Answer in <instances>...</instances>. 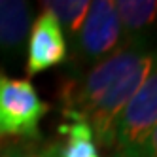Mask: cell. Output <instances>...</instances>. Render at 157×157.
I'll use <instances>...</instances> for the list:
<instances>
[{"mask_svg": "<svg viewBox=\"0 0 157 157\" xmlns=\"http://www.w3.org/2000/svg\"><path fill=\"white\" fill-rule=\"evenodd\" d=\"M32 21L34 12L29 2L0 0V55L21 51Z\"/></svg>", "mask_w": 157, "mask_h": 157, "instance_id": "obj_6", "label": "cell"}, {"mask_svg": "<svg viewBox=\"0 0 157 157\" xmlns=\"http://www.w3.org/2000/svg\"><path fill=\"white\" fill-rule=\"evenodd\" d=\"M155 53L140 46L123 48L93 64L82 78L64 83L61 102L63 116L85 121L93 136L108 150L114 123L148 76Z\"/></svg>", "mask_w": 157, "mask_h": 157, "instance_id": "obj_1", "label": "cell"}, {"mask_svg": "<svg viewBox=\"0 0 157 157\" xmlns=\"http://www.w3.org/2000/svg\"><path fill=\"white\" fill-rule=\"evenodd\" d=\"M64 119L59 125V140L44 146L48 157H100L91 127L76 117Z\"/></svg>", "mask_w": 157, "mask_h": 157, "instance_id": "obj_7", "label": "cell"}, {"mask_svg": "<svg viewBox=\"0 0 157 157\" xmlns=\"http://www.w3.org/2000/svg\"><path fill=\"white\" fill-rule=\"evenodd\" d=\"M42 6L57 19L61 29L64 27L72 36H76V32L80 30L89 10L87 0H51V2H42Z\"/></svg>", "mask_w": 157, "mask_h": 157, "instance_id": "obj_9", "label": "cell"}, {"mask_svg": "<svg viewBox=\"0 0 157 157\" xmlns=\"http://www.w3.org/2000/svg\"><path fill=\"white\" fill-rule=\"evenodd\" d=\"M0 157H48V153L44 151V146L30 144L29 140H12V142H4L0 144Z\"/></svg>", "mask_w": 157, "mask_h": 157, "instance_id": "obj_10", "label": "cell"}, {"mask_svg": "<svg viewBox=\"0 0 157 157\" xmlns=\"http://www.w3.org/2000/svg\"><path fill=\"white\" fill-rule=\"evenodd\" d=\"M114 4L121 32H127L129 36H136L157 25V2L153 0H117Z\"/></svg>", "mask_w": 157, "mask_h": 157, "instance_id": "obj_8", "label": "cell"}, {"mask_svg": "<svg viewBox=\"0 0 157 157\" xmlns=\"http://www.w3.org/2000/svg\"><path fill=\"white\" fill-rule=\"evenodd\" d=\"M157 127V53L148 76L123 106L112 129L110 157H138L142 146Z\"/></svg>", "mask_w": 157, "mask_h": 157, "instance_id": "obj_2", "label": "cell"}, {"mask_svg": "<svg viewBox=\"0 0 157 157\" xmlns=\"http://www.w3.org/2000/svg\"><path fill=\"white\" fill-rule=\"evenodd\" d=\"M121 42V23L116 4L110 0L89 2L87 15L76 32V51L85 61H102Z\"/></svg>", "mask_w": 157, "mask_h": 157, "instance_id": "obj_4", "label": "cell"}, {"mask_svg": "<svg viewBox=\"0 0 157 157\" xmlns=\"http://www.w3.org/2000/svg\"><path fill=\"white\" fill-rule=\"evenodd\" d=\"M68 57L66 36L49 12H44L32 21L27 38V74L36 76L55 68Z\"/></svg>", "mask_w": 157, "mask_h": 157, "instance_id": "obj_5", "label": "cell"}, {"mask_svg": "<svg viewBox=\"0 0 157 157\" xmlns=\"http://www.w3.org/2000/svg\"><path fill=\"white\" fill-rule=\"evenodd\" d=\"M138 157H157V127L153 129V132L150 134V138L146 140V144L142 146Z\"/></svg>", "mask_w": 157, "mask_h": 157, "instance_id": "obj_11", "label": "cell"}, {"mask_svg": "<svg viewBox=\"0 0 157 157\" xmlns=\"http://www.w3.org/2000/svg\"><path fill=\"white\" fill-rule=\"evenodd\" d=\"M46 114L48 104L29 80L0 74V144L38 138Z\"/></svg>", "mask_w": 157, "mask_h": 157, "instance_id": "obj_3", "label": "cell"}]
</instances>
